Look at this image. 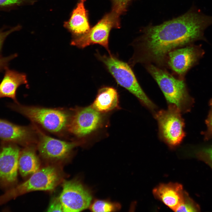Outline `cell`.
<instances>
[{
  "instance_id": "1",
  "label": "cell",
  "mask_w": 212,
  "mask_h": 212,
  "mask_svg": "<svg viewBox=\"0 0 212 212\" xmlns=\"http://www.w3.org/2000/svg\"><path fill=\"white\" fill-rule=\"evenodd\" d=\"M212 24V16L193 9L178 18L149 27L132 44L134 51L129 64H152L165 69L169 52L198 40L206 41L204 31Z\"/></svg>"
},
{
  "instance_id": "2",
  "label": "cell",
  "mask_w": 212,
  "mask_h": 212,
  "mask_svg": "<svg viewBox=\"0 0 212 212\" xmlns=\"http://www.w3.org/2000/svg\"><path fill=\"white\" fill-rule=\"evenodd\" d=\"M144 65L158 84L169 104L175 105L182 112L191 110L194 101L189 93L184 79L178 78L166 69L152 64Z\"/></svg>"
},
{
  "instance_id": "3",
  "label": "cell",
  "mask_w": 212,
  "mask_h": 212,
  "mask_svg": "<svg viewBox=\"0 0 212 212\" xmlns=\"http://www.w3.org/2000/svg\"><path fill=\"white\" fill-rule=\"evenodd\" d=\"M8 106L47 130L56 134L67 130L72 114L64 110L26 106L18 102L9 104Z\"/></svg>"
},
{
  "instance_id": "4",
  "label": "cell",
  "mask_w": 212,
  "mask_h": 212,
  "mask_svg": "<svg viewBox=\"0 0 212 212\" xmlns=\"http://www.w3.org/2000/svg\"><path fill=\"white\" fill-rule=\"evenodd\" d=\"M62 179V173L57 166L51 165L39 169L26 180L6 191L0 195V206L30 192L52 190Z\"/></svg>"
},
{
  "instance_id": "5",
  "label": "cell",
  "mask_w": 212,
  "mask_h": 212,
  "mask_svg": "<svg viewBox=\"0 0 212 212\" xmlns=\"http://www.w3.org/2000/svg\"><path fill=\"white\" fill-rule=\"evenodd\" d=\"M96 56L106 66L117 83L135 95L144 106L154 111L156 106L146 95L139 84L130 65L112 54Z\"/></svg>"
},
{
  "instance_id": "6",
  "label": "cell",
  "mask_w": 212,
  "mask_h": 212,
  "mask_svg": "<svg viewBox=\"0 0 212 212\" xmlns=\"http://www.w3.org/2000/svg\"><path fill=\"white\" fill-rule=\"evenodd\" d=\"M181 113L176 106L169 104L167 109L155 113L160 137L171 148L178 146L185 136V122Z\"/></svg>"
},
{
  "instance_id": "7",
  "label": "cell",
  "mask_w": 212,
  "mask_h": 212,
  "mask_svg": "<svg viewBox=\"0 0 212 212\" xmlns=\"http://www.w3.org/2000/svg\"><path fill=\"white\" fill-rule=\"evenodd\" d=\"M120 19L112 11L105 14L86 33L74 37L71 44L80 48L97 44L104 47L110 54L109 48L110 32L112 28H120Z\"/></svg>"
},
{
  "instance_id": "8",
  "label": "cell",
  "mask_w": 212,
  "mask_h": 212,
  "mask_svg": "<svg viewBox=\"0 0 212 212\" xmlns=\"http://www.w3.org/2000/svg\"><path fill=\"white\" fill-rule=\"evenodd\" d=\"M204 54L201 45L192 44L175 49L167 55L165 69L169 68L176 77L184 79L188 72L198 64Z\"/></svg>"
},
{
  "instance_id": "9",
  "label": "cell",
  "mask_w": 212,
  "mask_h": 212,
  "mask_svg": "<svg viewBox=\"0 0 212 212\" xmlns=\"http://www.w3.org/2000/svg\"><path fill=\"white\" fill-rule=\"evenodd\" d=\"M103 120L102 113L91 105L77 107L72 113L67 130L76 137L82 138L101 127Z\"/></svg>"
},
{
  "instance_id": "10",
  "label": "cell",
  "mask_w": 212,
  "mask_h": 212,
  "mask_svg": "<svg viewBox=\"0 0 212 212\" xmlns=\"http://www.w3.org/2000/svg\"><path fill=\"white\" fill-rule=\"evenodd\" d=\"M20 151L17 144L1 141L0 144V188L6 191L17 185Z\"/></svg>"
},
{
  "instance_id": "11",
  "label": "cell",
  "mask_w": 212,
  "mask_h": 212,
  "mask_svg": "<svg viewBox=\"0 0 212 212\" xmlns=\"http://www.w3.org/2000/svg\"><path fill=\"white\" fill-rule=\"evenodd\" d=\"M62 186L59 198L63 212H80L89 207L92 196L80 182L74 180H65Z\"/></svg>"
},
{
  "instance_id": "12",
  "label": "cell",
  "mask_w": 212,
  "mask_h": 212,
  "mask_svg": "<svg viewBox=\"0 0 212 212\" xmlns=\"http://www.w3.org/2000/svg\"><path fill=\"white\" fill-rule=\"evenodd\" d=\"M36 129L38 150L42 157L48 161L57 162L66 159L74 148L82 144L80 141L67 142L53 138Z\"/></svg>"
},
{
  "instance_id": "13",
  "label": "cell",
  "mask_w": 212,
  "mask_h": 212,
  "mask_svg": "<svg viewBox=\"0 0 212 212\" xmlns=\"http://www.w3.org/2000/svg\"><path fill=\"white\" fill-rule=\"evenodd\" d=\"M37 136L36 130L31 127L18 125L0 119V139L2 141L26 146L35 141Z\"/></svg>"
},
{
  "instance_id": "14",
  "label": "cell",
  "mask_w": 212,
  "mask_h": 212,
  "mask_svg": "<svg viewBox=\"0 0 212 212\" xmlns=\"http://www.w3.org/2000/svg\"><path fill=\"white\" fill-rule=\"evenodd\" d=\"M186 192L177 183L160 184L153 190L155 197L175 211L182 202Z\"/></svg>"
},
{
  "instance_id": "15",
  "label": "cell",
  "mask_w": 212,
  "mask_h": 212,
  "mask_svg": "<svg viewBox=\"0 0 212 212\" xmlns=\"http://www.w3.org/2000/svg\"><path fill=\"white\" fill-rule=\"evenodd\" d=\"M79 1L69 19L64 24V26L72 34L73 37L86 33L90 29L88 12L84 5L85 0Z\"/></svg>"
},
{
  "instance_id": "16",
  "label": "cell",
  "mask_w": 212,
  "mask_h": 212,
  "mask_svg": "<svg viewBox=\"0 0 212 212\" xmlns=\"http://www.w3.org/2000/svg\"><path fill=\"white\" fill-rule=\"evenodd\" d=\"M5 70L4 77L0 83V98H10L17 102L16 91L20 85L27 83L26 75L8 67Z\"/></svg>"
},
{
  "instance_id": "17",
  "label": "cell",
  "mask_w": 212,
  "mask_h": 212,
  "mask_svg": "<svg viewBox=\"0 0 212 212\" xmlns=\"http://www.w3.org/2000/svg\"><path fill=\"white\" fill-rule=\"evenodd\" d=\"M91 106L102 113L120 108L119 96L117 90L111 87H102L99 90Z\"/></svg>"
},
{
  "instance_id": "18",
  "label": "cell",
  "mask_w": 212,
  "mask_h": 212,
  "mask_svg": "<svg viewBox=\"0 0 212 212\" xmlns=\"http://www.w3.org/2000/svg\"><path fill=\"white\" fill-rule=\"evenodd\" d=\"M40 163L35 148L30 145L20 150L18 159V170L25 177L32 175L40 169Z\"/></svg>"
},
{
  "instance_id": "19",
  "label": "cell",
  "mask_w": 212,
  "mask_h": 212,
  "mask_svg": "<svg viewBox=\"0 0 212 212\" xmlns=\"http://www.w3.org/2000/svg\"><path fill=\"white\" fill-rule=\"evenodd\" d=\"M34 0H0V11H9L18 7L26 5H32Z\"/></svg>"
},
{
  "instance_id": "20",
  "label": "cell",
  "mask_w": 212,
  "mask_h": 212,
  "mask_svg": "<svg viewBox=\"0 0 212 212\" xmlns=\"http://www.w3.org/2000/svg\"><path fill=\"white\" fill-rule=\"evenodd\" d=\"M118 205L106 201L97 200L90 206L93 212H111L117 209Z\"/></svg>"
},
{
  "instance_id": "21",
  "label": "cell",
  "mask_w": 212,
  "mask_h": 212,
  "mask_svg": "<svg viewBox=\"0 0 212 212\" xmlns=\"http://www.w3.org/2000/svg\"><path fill=\"white\" fill-rule=\"evenodd\" d=\"M199 207L186 192L184 198L175 212H197Z\"/></svg>"
},
{
  "instance_id": "22",
  "label": "cell",
  "mask_w": 212,
  "mask_h": 212,
  "mask_svg": "<svg viewBox=\"0 0 212 212\" xmlns=\"http://www.w3.org/2000/svg\"><path fill=\"white\" fill-rule=\"evenodd\" d=\"M112 3L111 11L118 18L126 11L127 8L131 0H110Z\"/></svg>"
},
{
  "instance_id": "23",
  "label": "cell",
  "mask_w": 212,
  "mask_h": 212,
  "mask_svg": "<svg viewBox=\"0 0 212 212\" xmlns=\"http://www.w3.org/2000/svg\"><path fill=\"white\" fill-rule=\"evenodd\" d=\"M21 27V26L19 24L12 27L4 26L0 29V52L6 37L12 32L20 30Z\"/></svg>"
},
{
  "instance_id": "24",
  "label": "cell",
  "mask_w": 212,
  "mask_h": 212,
  "mask_svg": "<svg viewBox=\"0 0 212 212\" xmlns=\"http://www.w3.org/2000/svg\"><path fill=\"white\" fill-rule=\"evenodd\" d=\"M210 110L205 123L207 126V129L202 132L205 140H208L212 138V99L209 102Z\"/></svg>"
},
{
  "instance_id": "25",
  "label": "cell",
  "mask_w": 212,
  "mask_h": 212,
  "mask_svg": "<svg viewBox=\"0 0 212 212\" xmlns=\"http://www.w3.org/2000/svg\"><path fill=\"white\" fill-rule=\"evenodd\" d=\"M48 212H63L62 206L59 198H54L47 209Z\"/></svg>"
},
{
  "instance_id": "26",
  "label": "cell",
  "mask_w": 212,
  "mask_h": 212,
  "mask_svg": "<svg viewBox=\"0 0 212 212\" xmlns=\"http://www.w3.org/2000/svg\"><path fill=\"white\" fill-rule=\"evenodd\" d=\"M16 54L7 57H3L0 55V72L5 70L8 67L9 62L17 57Z\"/></svg>"
},
{
  "instance_id": "27",
  "label": "cell",
  "mask_w": 212,
  "mask_h": 212,
  "mask_svg": "<svg viewBox=\"0 0 212 212\" xmlns=\"http://www.w3.org/2000/svg\"><path fill=\"white\" fill-rule=\"evenodd\" d=\"M197 156L200 160L205 162L209 165L212 169V161L207 155L201 151L198 153Z\"/></svg>"
},
{
  "instance_id": "28",
  "label": "cell",
  "mask_w": 212,
  "mask_h": 212,
  "mask_svg": "<svg viewBox=\"0 0 212 212\" xmlns=\"http://www.w3.org/2000/svg\"><path fill=\"white\" fill-rule=\"evenodd\" d=\"M202 151L207 155L212 161V146L204 149Z\"/></svg>"
}]
</instances>
